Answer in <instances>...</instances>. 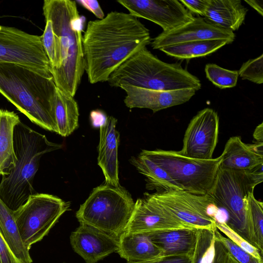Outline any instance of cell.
<instances>
[{"instance_id": "8d00e7d4", "label": "cell", "mask_w": 263, "mask_h": 263, "mask_svg": "<svg viewBox=\"0 0 263 263\" xmlns=\"http://www.w3.org/2000/svg\"><path fill=\"white\" fill-rule=\"evenodd\" d=\"M192 257L188 256H162L156 260L142 263H191ZM133 263V262H127Z\"/></svg>"}, {"instance_id": "7c38bea8", "label": "cell", "mask_w": 263, "mask_h": 263, "mask_svg": "<svg viewBox=\"0 0 263 263\" xmlns=\"http://www.w3.org/2000/svg\"><path fill=\"white\" fill-rule=\"evenodd\" d=\"M218 133L217 112L210 108L199 111L187 126L180 153L194 159H212L218 142Z\"/></svg>"}, {"instance_id": "603a6c76", "label": "cell", "mask_w": 263, "mask_h": 263, "mask_svg": "<svg viewBox=\"0 0 263 263\" xmlns=\"http://www.w3.org/2000/svg\"><path fill=\"white\" fill-rule=\"evenodd\" d=\"M217 228L199 229L191 263H224L228 250L216 235Z\"/></svg>"}, {"instance_id": "4316f807", "label": "cell", "mask_w": 263, "mask_h": 263, "mask_svg": "<svg viewBox=\"0 0 263 263\" xmlns=\"http://www.w3.org/2000/svg\"><path fill=\"white\" fill-rule=\"evenodd\" d=\"M130 163L146 178V189L157 192L181 190L168 174L141 152L132 157Z\"/></svg>"}, {"instance_id": "ba28073f", "label": "cell", "mask_w": 263, "mask_h": 263, "mask_svg": "<svg viewBox=\"0 0 263 263\" xmlns=\"http://www.w3.org/2000/svg\"><path fill=\"white\" fill-rule=\"evenodd\" d=\"M141 153L164 170L181 190L196 195L209 193L222 160L221 155L202 160L175 151L143 149Z\"/></svg>"}, {"instance_id": "74e56055", "label": "cell", "mask_w": 263, "mask_h": 263, "mask_svg": "<svg viewBox=\"0 0 263 263\" xmlns=\"http://www.w3.org/2000/svg\"><path fill=\"white\" fill-rule=\"evenodd\" d=\"M107 118L104 113L97 110L91 111L90 119L92 125L95 127H100L106 121Z\"/></svg>"}, {"instance_id": "484cf974", "label": "cell", "mask_w": 263, "mask_h": 263, "mask_svg": "<svg viewBox=\"0 0 263 263\" xmlns=\"http://www.w3.org/2000/svg\"><path fill=\"white\" fill-rule=\"evenodd\" d=\"M0 234L16 258L22 263H32L29 250L23 244L13 211L0 199Z\"/></svg>"}, {"instance_id": "60d3db41", "label": "cell", "mask_w": 263, "mask_h": 263, "mask_svg": "<svg viewBox=\"0 0 263 263\" xmlns=\"http://www.w3.org/2000/svg\"><path fill=\"white\" fill-rule=\"evenodd\" d=\"M224 263H239L228 253Z\"/></svg>"}, {"instance_id": "836d02e7", "label": "cell", "mask_w": 263, "mask_h": 263, "mask_svg": "<svg viewBox=\"0 0 263 263\" xmlns=\"http://www.w3.org/2000/svg\"><path fill=\"white\" fill-rule=\"evenodd\" d=\"M180 2L191 13L204 16L210 0H180Z\"/></svg>"}, {"instance_id": "5b68a950", "label": "cell", "mask_w": 263, "mask_h": 263, "mask_svg": "<svg viewBox=\"0 0 263 263\" xmlns=\"http://www.w3.org/2000/svg\"><path fill=\"white\" fill-rule=\"evenodd\" d=\"M107 82L114 87L127 85L145 89L170 91L201 87L199 79L180 64L159 60L146 47L131 56L109 76Z\"/></svg>"}, {"instance_id": "d590c367", "label": "cell", "mask_w": 263, "mask_h": 263, "mask_svg": "<svg viewBox=\"0 0 263 263\" xmlns=\"http://www.w3.org/2000/svg\"><path fill=\"white\" fill-rule=\"evenodd\" d=\"M83 7L92 12L99 20L103 19L104 13L98 1L95 0H79L76 1Z\"/></svg>"}, {"instance_id": "f35d334b", "label": "cell", "mask_w": 263, "mask_h": 263, "mask_svg": "<svg viewBox=\"0 0 263 263\" xmlns=\"http://www.w3.org/2000/svg\"><path fill=\"white\" fill-rule=\"evenodd\" d=\"M245 2L254 9L261 16H263L262 0H245Z\"/></svg>"}, {"instance_id": "4fadbf2b", "label": "cell", "mask_w": 263, "mask_h": 263, "mask_svg": "<svg viewBox=\"0 0 263 263\" xmlns=\"http://www.w3.org/2000/svg\"><path fill=\"white\" fill-rule=\"evenodd\" d=\"M136 17L146 19L170 31L192 21L195 17L178 0H118Z\"/></svg>"}, {"instance_id": "f1b7e54d", "label": "cell", "mask_w": 263, "mask_h": 263, "mask_svg": "<svg viewBox=\"0 0 263 263\" xmlns=\"http://www.w3.org/2000/svg\"><path fill=\"white\" fill-rule=\"evenodd\" d=\"M246 202L251 225L253 245L262 255L263 203L255 198L253 192L248 194Z\"/></svg>"}, {"instance_id": "ffe728a7", "label": "cell", "mask_w": 263, "mask_h": 263, "mask_svg": "<svg viewBox=\"0 0 263 263\" xmlns=\"http://www.w3.org/2000/svg\"><path fill=\"white\" fill-rule=\"evenodd\" d=\"M198 229L184 228L146 233L161 251L162 256H188L195 251Z\"/></svg>"}, {"instance_id": "9a60e30c", "label": "cell", "mask_w": 263, "mask_h": 263, "mask_svg": "<svg viewBox=\"0 0 263 263\" xmlns=\"http://www.w3.org/2000/svg\"><path fill=\"white\" fill-rule=\"evenodd\" d=\"M74 251L86 263H97L114 252H117L119 239L87 224L80 226L70 236Z\"/></svg>"}, {"instance_id": "9c48e42d", "label": "cell", "mask_w": 263, "mask_h": 263, "mask_svg": "<svg viewBox=\"0 0 263 263\" xmlns=\"http://www.w3.org/2000/svg\"><path fill=\"white\" fill-rule=\"evenodd\" d=\"M70 203L48 194L35 193L13 211L20 236L25 247L41 241L60 217L68 211Z\"/></svg>"}, {"instance_id": "cb8c5ba5", "label": "cell", "mask_w": 263, "mask_h": 263, "mask_svg": "<svg viewBox=\"0 0 263 263\" xmlns=\"http://www.w3.org/2000/svg\"><path fill=\"white\" fill-rule=\"evenodd\" d=\"M78 105L73 97L57 87L53 117L57 133L63 137L71 134L78 127Z\"/></svg>"}, {"instance_id": "e0dca14e", "label": "cell", "mask_w": 263, "mask_h": 263, "mask_svg": "<svg viewBox=\"0 0 263 263\" xmlns=\"http://www.w3.org/2000/svg\"><path fill=\"white\" fill-rule=\"evenodd\" d=\"M120 87L126 92L124 101L127 107L148 108L154 112L186 103L196 92L193 89L161 91L127 85Z\"/></svg>"}, {"instance_id": "4dcf8cb0", "label": "cell", "mask_w": 263, "mask_h": 263, "mask_svg": "<svg viewBox=\"0 0 263 263\" xmlns=\"http://www.w3.org/2000/svg\"><path fill=\"white\" fill-rule=\"evenodd\" d=\"M238 71L243 80L260 84L263 83V54L243 63Z\"/></svg>"}, {"instance_id": "f546056e", "label": "cell", "mask_w": 263, "mask_h": 263, "mask_svg": "<svg viewBox=\"0 0 263 263\" xmlns=\"http://www.w3.org/2000/svg\"><path fill=\"white\" fill-rule=\"evenodd\" d=\"M204 70L208 79L221 89L233 87L237 84L238 70L227 69L211 63L205 65Z\"/></svg>"}, {"instance_id": "44dd1931", "label": "cell", "mask_w": 263, "mask_h": 263, "mask_svg": "<svg viewBox=\"0 0 263 263\" xmlns=\"http://www.w3.org/2000/svg\"><path fill=\"white\" fill-rule=\"evenodd\" d=\"M117 253L133 263L151 261L162 257L161 251L143 233H125L119 238Z\"/></svg>"}, {"instance_id": "6da1fadb", "label": "cell", "mask_w": 263, "mask_h": 263, "mask_svg": "<svg viewBox=\"0 0 263 263\" xmlns=\"http://www.w3.org/2000/svg\"><path fill=\"white\" fill-rule=\"evenodd\" d=\"M151 41L149 30L130 13L112 11L103 19L89 21L83 36L89 82L107 81L116 69Z\"/></svg>"}, {"instance_id": "ab89813d", "label": "cell", "mask_w": 263, "mask_h": 263, "mask_svg": "<svg viewBox=\"0 0 263 263\" xmlns=\"http://www.w3.org/2000/svg\"><path fill=\"white\" fill-rule=\"evenodd\" d=\"M253 139L256 143H263V123L261 122L255 129L253 133Z\"/></svg>"}, {"instance_id": "83f0119b", "label": "cell", "mask_w": 263, "mask_h": 263, "mask_svg": "<svg viewBox=\"0 0 263 263\" xmlns=\"http://www.w3.org/2000/svg\"><path fill=\"white\" fill-rule=\"evenodd\" d=\"M229 44L224 40H209L191 41L165 46L159 50L179 59H190L204 57Z\"/></svg>"}, {"instance_id": "3957f363", "label": "cell", "mask_w": 263, "mask_h": 263, "mask_svg": "<svg viewBox=\"0 0 263 263\" xmlns=\"http://www.w3.org/2000/svg\"><path fill=\"white\" fill-rule=\"evenodd\" d=\"M57 86L52 76L13 63H0V93L30 120L55 132L53 117Z\"/></svg>"}, {"instance_id": "52a82bcc", "label": "cell", "mask_w": 263, "mask_h": 263, "mask_svg": "<svg viewBox=\"0 0 263 263\" xmlns=\"http://www.w3.org/2000/svg\"><path fill=\"white\" fill-rule=\"evenodd\" d=\"M135 202L120 185L104 184L93 189L76 213L80 223L91 226L118 239L126 231Z\"/></svg>"}, {"instance_id": "7402d4cb", "label": "cell", "mask_w": 263, "mask_h": 263, "mask_svg": "<svg viewBox=\"0 0 263 263\" xmlns=\"http://www.w3.org/2000/svg\"><path fill=\"white\" fill-rule=\"evenodd\" d=\"M248 9L240 0H210L204 20L227 30H238L243 24Z\"/></svg>"}, {"instance_id": "7a4b0ae2", "label": "cell", "mask_w": 263, "mask_h": 263, "mask_svg": "<svg viewBox=\"0 0 263 263\" xmlns=\"http://www.w3.org/2000/svg\"><path fill=\"white\" fill-rule=\"evenodd\" d=\"M43 10L51 23L46 50L53 81L57 88L74 97L85 69L82 17L74 1L45 0Z\"/></svg>"}, {"instance_id": "d4e9b609", "label": "cell", "mask_w": 263, "mask_h": 263, "mask_svg": "<svg viewBox=\"0 0 263 263\" xmlns=\"http://www.w3.org/2000/svg\"><path fill=\"white\" fill-rule=\"evenodd\" d=\"M20 121L13 111L0 109V175H6L15 165L13 132Z\"/></svg>"}, {"instance_id": "8fae6325", "label": "cell", "mask_w": 263, "mask_h": 263, "mask_svg": "<svg viewBox=\"0 0 263 263\" xmlns=\"http://www.w3.org/2000/svg\"><path fill=\"white\" fill-rule=\"evenodd\" d=\"M154 197L187 228L213 229L217 221L213 208H217L208 195H196L183 190L153 193Z\"/></svg>"}, {"instance_id": "1f68e13d", "label": "cell", "mask_w": 263, "mask_h": 263, "mask_svg": "<svg viewBox=\"0 0 263 263\" xmlns=\"http://www.w3.org/2000/svg\"><path fill=\"white\" fill-rule=\"evenodd\" d=\"M216 235L227 248L229 254L239 263H262V260L257 259L246 251L228 237L220 234L217 229Z\"/></svg>"}, {"instance_id": "2e32d148", "label": "cell", "mask_w": 263, "mask_h": 263, "mask_svg": "<svg viewBox=\"0 0 263 263\" xmlns=\"http://www.w3.org/2000/svg\"><path fill=\"white\" fill-rule=\"evenodd\" d=\"M231 30L221 28L206 22L201 17L194 19L184 25L170 31H163L151 42L154 49L181 43L209 40H222L228 44L235 40Z\"/></svg>"}, {"instance_id": "e575fe53", "label": "cell", "mask_w": 263, "mask_h": 263, "mask_svg": "<svg viewBox=\"0 0 263 263\" xmlns=\"http://www.w3.org/2000/svg\"><path fill=\"white\" fill-rule=\"evenodd\" d=\"M0 263H22L14 255L1 234Z\"/></svg>"}, {"instance_id": "ac0fdd59", "label": "cell", "mask_w": 263, "mask_h": 263, "mask_svg": "<svg viewBox=\"0 0 263 263\" xmlns=\"http://www.w3.org/2000/svg\"><path fill=\"white\" fill-rule=\"evenodd\" d=\"M117 120L107 117L106 122L100 127L98 164L105 177V184L118 186V148L120 134L116 129Z\"/></svg>"}, {"instance_id": "30bf717a", "label": "cell", "mask_w": 263, "mask_h": 263, "mask_svg": "<svg viewBox=\"0 0 263 263\" xmlns=\"http://www.w3.org/2000/svg\"><path fill=\"white\" fill-rule=\"evenodd\" d=\"M3 62L22 65L52 77L41 36L0 25V63Z\"/></svg>"}, {"instance_id": "d6a6232c", "label": "cell", "mask_w": 263, "mask_h": 263, "mask_svg": "<svg viewBox=\"0 0 263 263\" xmlns=\"http://www.w3.org/2000/svg\"><path fill=\"white\" fill-rule=\"evenodd\" d=\"M216 227L223 233L228 238L236 245L248 252L257 259L262 260L260 251L251 244L249 243L239 235L233 231L226 224V221H216Z\"/></svg>"}, {"instance_id": "8992f818", "label": "cell", "mask_w": 263, "mask_h": 263, "mask_svg": "<svg viewBox=\"0 0 263 263\" xmlns=\"http://www.w3.org/2000/svg\"><path fill=\"white\" fill-rule=\"evenodd\" d=\"M262 181V164L250 170L228 169L219 166L208 194L217 208L226 211L227 226L252 246L246 198Z\"/></svg>"}, {"instance_id": "277c9868", "label": "cell", "mask_w": 263, "mask_h": 263, "mask_svg": "<svg viewBox=\"0 0 263 263\" xmlns=\"http://www.w3.org/2000/svg\"><path fill=\"white\" fill-rule=\"evenodd\" d=\"M13 143L16 161L14 166L2 176L0 199L14 211L35 194L33 181L42 156L63 145L49 141L45 135L21 121L14 128Z\"/></svg>"}, {"instance_id": "5bb4252c", "label": "cell", "mask_w": 263, "mask_h": 263, "mask_svg": "<svg viewBox=\"0 0 263 263\" xmlns=\"http://www.w3.org/2000/svg\"><path fill=\"white\" fill-rule=\"evenodd\" d=\"M187 228L177 220L153 194L145 193L135 202L125 233H150Z\"/></svg>"}, {"instance_id": "7bdbcfd3", "label": "cell", "mask_w": 263, "mask_h": 263, "mask_svg": "<svg viewBox=\"0 0 263 263\" xmlns=\"http://www.w3.org/2000/svg\"><path fill=\"white\" fill-rule=\"evenodd\" d=\"M63 263H66V262H63Z\"/></svg>"}, {"instance_id": "b9f144b4", "label": "cell", "mask_w": 263, "mask_h": 263, "mask_svg": "<svg viewBox=\"0 0 263 263\" xmlns=\"http://www.w3.org/2000/svg\"><path fill=\"white\" fill-rule=\"evenodd\" d=\"M5 16H5V15L1 16V15H0V18L3 17H5Z\"/></svg>"}, {"instance_id": "d6986e66", "label": "cell", "mask_w": 263, "mask_h": 263, "mask_svg": "<svg viewBox=\"0 0 263 263\" xmlns=\"http://www.w3.org/2000/svg\"><path fill=\"white\" fill-rule=\"evenodd\" d=\"M221 156V167L252 170L263 163V143L247 144L242 141L240 137H232L227 141Z\"/></svg>"}]
</instances>
